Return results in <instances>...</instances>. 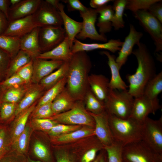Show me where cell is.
I'll use <instances>...</instances> for the list:
<instances>
[{
	"mask_svg": "<svg viewBox=\"0 0 162 162\" xmlns=\"http://www.w3.org/2000/svg\"><path fill=\"white\" fill-rule=\"evenodd\" d=\"M137 45L132 53L137 60V68L134 74L126 76L129 83L128 92L134 98L143 94L147 83L157 74L154 58L146 45L141 42Z\"/></svg>",
	"mask_w": 162,
	"mask_h": 162,
	"instance_id": "obj_1",
	"label": "cell"
},
{
	"mask_svg": "<svg viewBox=\"0 0 162 162\" xmlns=\"http://www.w3.org/2000/svg\"><path fill=\"white\" fill-rule=\"evenodd\" d=\"M89 57L85 51L74 53L69 62L66 87L76 100H84L89 88L88 73L91 67Z\"/></svg>",
	"mask_w": 162,
	"mask_h": 162,
	"instance_id": "obj_2",
	"label": "cell"
},
{
	"mask_svg": "<svg viewBox=\"0 0 162 162\" xmlns=\"http://www.w3.org/2000/svg\"><path fill=\"white\" fill-rule=\"evenodd\" d=\"M108 117L114 139L123 147L142 140V124L130 117L122 119L109 113Z\"/></svg>",
	"mask_w": 162,
	"mask_h": 162,
	"instance_id": "obj_3",
	"label": "cell"
},
{
	"mask_svg": "<svg viewBox=\"0 0 162 162\" xmlns=\"http://www.w3.org/2000/svg\"><path fill=\"white\" fill-rule=\"evenodd\" d=\"M134 98L126 91L110 89L104 102L106 110L110 114L126 119L130 117Z\"/></svg>",
	"mask_w": 162,
	"mask_h": 162,
	"instance_id": "obj_4",
	"label": "cell"
},
{
	"mask_svg": "<svg viewBox=\"0 0 162 162\" xmlns=\"http://www.w3.org/2000/svg\"><path fill=\"white\" fill-rule=\"evenodd\" d=\"M124 162H162V154L158 153L142 140L123 147Z\"/></svg>",
	"mask_w": 162,
	"mask_h": 162,
	"instance_id": "obj_5",
	"label": "cell"
},
{
	"mask_svg": "<svg viewBox=\"0 0 162 162\" xmlns=\"http://www.w3.org/2000/svg\"><path fill=\"white\" fill-rule=\"evenodd\" d=\"M84 101L76 100L70 110L55 115L50 119L56 122L72 125H85L91 128L95 127L94 120L85 109Z\"/></svg>",
	"mask_w": 162,
	"mask_h": 162,
	"instance_id": "obj_6",
	"label": "cell"
},
{
	"mask_svg": "<svg viewBox=\"0 0 162 162\" xmlns=\"http://www.w3.org/2000/svg\"><path fill=\"white\" fill-rule=\"evenodd\" d=\"M156 152L162 154V117L154 120L148 117L142 125V140Z\"/></svg>",
	"mask_w": 162,
	"mask_h": 162,
	"instance_id": "obj_7",
	"label": "cell"
},
{
	"mask_svg": "<svg viewBox=\"0 0 162 162\" xmlns=\"http://www.w3.org/2000/svg\"><path fill=\"white\" fill-rule=\"evenodd\" d=\"M140 24L154 41L155 52L162 50V23L148 10H139L133 13Z\"/></svg>",
	"mask_w": 162,
	"mask_h": 162,
	"instance_id": "obj_8",
	"label": "cell"
},
{
	"mask_svg": "<svg viewBox=\"0 0 162 162\" xmlns=\"http://www.w3.org/2000/svg\"><path fill=\"white\" fill-rule=\"evenodd\" d=\"M32 16L34 24L38 27L62 26L63 25L58 11L45 0H42L39 6Z\"/></svg>",
	"mask_w": 162,
	"mask_h": 162,
	"instance_id": "obj_9",
	"label": "cell"
},
{
	"mask_svg": "<svg viewBox=\"0 0 162 162\" xmlns=\"http://www.w3.org/2000/svg\"><path fill=\"white\" fill-rule=\"evenodd\" d=\"M62 26L40 27L38 38L41 53L49 51L62 42L66 36Z\"/></svg>",
	"mask_w": 162,
	"mask_h": 162,
	"instance_id": "obj_10",
	"label": "cell"
},
{
	"mask_svg": "<svg viewBox=\"0 0 162 162\" xmlns=\"http://www.w3.org/2000/svg\"><path fill=\"white\" fill-rule=\"evenodd\" d=\"M80 16L83 20L81 29L76 36L77 39L84 40L89 38L92 40L107 42L105 35L99 33L95 27L98 13L96 9L87 8L84 12H80Z\"/></svg>",
	"mask_w": 162,
	"mask_h": 162,
	"instance_id": "obj_11",
	"label": "cell"
},
{
	"mask_svg": "<svg viewBox=\"0 0 162 162\" xmlns=\"http://www.w3.org/2000/svg\"><path fill=\"white\" fill-rule=\"evenodd\" d=\"M160 107L158 99L151 100L142 95L134 98L130 117L142 124L149 114H154Z\"/></svg>",
	"mask_w": 162,
	"mask_h": 162,
	"instance_id": "obj_12",
	"label": "cell"
},
{
	"mask_svg": "<svg viewBox=\"0 0 162 162\" xmlns=\"http://www.w3.org/2000/svg\"><path fill=\"white\" fill-rule=\"evenodd\" d=\"M89 113L95 122L94 135L104 147L112 145L115 141L110 127L107 112L105 110L99 114Z\"/></svg>",
	"mask_w": 162,
	"mask_h": 162,
	"instance_id": "obj_13",
	"label": "cell"
},
{
	"mask_svg": "<svg viewBox=\"0 0 162 162\" xmlns=\"http://www.w3.org/2000/svg\"><path fill=\"white\" fill-rule=\"evenodd\" d=\"M143 36L142 32L137 31L132 24L130 25V32L125 38L124 41L118 52V55L116 61L121 69L127 61L128 56L132 53L134 46L138 45Z\"/></svg>",
	"mask_w": 162,
	"mask_h": 162,
	"instance_id": "obj_14",
	"label": "cell"
},
{
	"mask_svg": "<svg viewBox=\"0 0 162 162\" xmlns=\"http://www.w3.org/2000/svg\"><path fill=\"white\" fill-rule=\"evenodd\" d=\"M123 43L119 39H112L104 43H85L75 38L71 48L73 53L80 51H87L97 49L108 50L112 53L119 51Z\"/></svg>",
	"mask_w": 162,
	"mask_h": 162,
	"instance_id": "obj_15",
	"label": "cell"
},
{
	"mask_svg": "<svg viewBox=\"0 0 162 162\" xmlns=\"http://www.w3.org/2000/svg\"><path fill=\"white\" fill-rule=\"evenodd\" d=\"M37 26L32 15L9 22L4 35L20 38Z\"/></svg>",
	"mask_w": 162,
	"mask_h": 162,
	"instance_id": "obj_16",
	"label": "cell"
},
{
	"mask_svg": "<svg viewBox=\"0 0 162 162\" xmlns=\"http://www.w3.org/2000/svg\"><path fill=\"white\" fill-rule=\"evenodd\" d=\"M73 54L68 38L66 35L63 41L56 47L49 51L40 53L36 58L67 62L70 61Z\"/></svg>",
	"mask_w": 162,
	"mask_h": 162,
	"instance_id": "obj_17",
	"label": "cell"
},
{
	"mask_svg": "<svg viewBox=\"0 0 162 162\" xmlns=\"http://www.w3.org/2000/svg\"><path fill=\"white\" fill-rule=\"evenodd\" d=\"M42 0H21L16 5L10 7L8 21L32 15L39 6Z\"/></svg>",
	"mask_w": 162,
	"mask_h": 162,
	"instance_id": "obj_18",
	"label": "cell"
},
{
	"mask_svg": "<svg viewBox=\"0 0 162 162\" xmlns=\"http://www.w3.org/2000/svg\"><path fill=\"white\" fill-rule=\"evenodd\" d=\"M32 60L33 78L35 81H40L44 77L59 68L64 62L58 60L34 58Z\"/></svg>",
	"mask_w": 162,
	"mask_h": 162,
	"instance_id": "obj_19",
	"label": "cell"
},
{
	"mask_svg": "<svg viewBox=\"0 0 162 162\" xmlns=\"http://www.w3.org/2000/svg\"><path fill=\"white\" fill-rule=\"evenodd\" d=\"M40 27H37L20 38V49L28 54L32 59L41 53L38 35Z\"/></svg>",
	"mask_w": 162,
	"mask_h": 162,
	"instance_id": "obj_20",
	"label": "cell"
},
{
	"mask_svg": "<svg viewBox=\"0 0 162 162\" xmlns=\"http://www.w3.org/2000/svg\"><path fill=\"white\" fill-rule=\"evenodd\" d=\"M109 81L108 78L102 74H92L88 77L91 90L97 98L104 102L110 89Z\"/></svg>",
	"mask_w": 162,
	"mask_h": 162,
	"instance_id": "obj_21",
	"label": "cell"
},
{
	"mask_svg": "<svg viewBox=\"0 0 162 162\" xmlns=\"http://www.w3.org/2000/svg\"><path fill=\"white\" fill-rule=\"evenodd\" d=\"M101 53L105 55L108 59V64L111 70V77L109 81L110 89L126 91L128 87L122 79L119 71L120 68L116 61L115 56L107 51H103Z\"/></svg>",
	"mask_w": 162,
	"mask_h": 162,
	"instance_id": "obj_22",
	"label": "cell"
},
{
	"mask_svg": "<svg viewBox=\"0 0 162 162\" xmlns=\"http://www.w3.org/2000/svg\"><path fill=\"white\" fill-rule=\"evenodd\" d=\"M64 8L63 4L59 3L58 10L62 17L63 25H64V29L71 48L74 39L81 29L82 23L75 21L69 17L65 13Z\"/></svg>",
	"mask_w": 162,
	"mask_h": 162,
	"instance_id": "obj_23",
	"label": "cell"
},
{
	"mask_svg": "<svg viewBox=\"0 0 162 162\" xmlns=\"http://www.w3.org/2000/svg\"><path fill=\"white\" fill-rule=\"evenodd\" d=\"M76 101L65 87L52 102L51 108L54 114L70 110L74 106Z\"/></svg>",
	"mask_w": 162,
	"mask_h": 162,
	"instance_id": "obj_24",
	"label": "cell"
},
{
	"mask_svg": "<svg viewBox=\"0 0 162 162\" xmlns=\"http://www.w3.org/2000/svg\"><path fill=\"white\" fill-rule=\"evenodd\" d=\"M99 14L97 26L99 28L100 34L105 35V34L110 32L112 28V21L114 14L112 6L106 5L96 9Z\"/></svg>",
	"mask_w": 162,
	"mask_h": 162,
	"instance_id": "obj_25",
	"label": "cell"
},
{
	"mask_svg": "<svg viewBox=\"0 0 162 162\" xmlns=\"http://www.w3.org/2000/svg\"><path fill=\"white\" fill-rule=\"evenodd\" d=\"M69 62H64L57 70L44 77L40 80L42 87L49 89L67 76Z\"/></svg>",
	"mask_w": 162,
	"mask_h": 162,
	"instance_id": "obj_26",
	"label": "cell"
},
{
	"mask_svg": "<svg viewBox=\"0 0 162 162\" xmlns=\"http://www.w3.org/2000/svg\"><path fill=\"white\" fill-rule=\"evenodd\" d=\"M162 91V71L149 80L145 86L143 94L152 100L158 99V95Z\"/></svg>",
	"mask_w": 162,
	"mask_h": 162,
	"instance_id": "obj_27",
	"label": "cell"
},
{
	"mask_svg": "<svg viewBox=\"0 0 162 162\" xmlns=\"http://www.w3.org/2000/svg\"><path fill=\"white\" fill-rule=\"evenodd\" d=\"M20 40L17 37L0 35V48L14 58L20 50Z\"/></svg>",
	"mask_w": 162,
	"mask_h": 162,
	"instance_id": "obj_28",
	"label": "cell"
},
{
	"mask_svg": "<svg viewBox=\"0 0 162 162\" xmlns=\"http://www.w3.org/2000/svg\"><path fill=\"white\" fill-rule=\"evenodd\" d=\"M34 108V106L28 108L21 113L16 120L11 132V138L13 142L24 130L28 118Z\"/></svg>",
	"mask_w": 162,
	"mask_h": 162,
	"instance_id": "obj_29",
	"label": "cell"
},
{
	"mask_svg": "<svg viewBox=\"0 0 162 162\" xmlns=\"http://www.w3.org/2000/svg\"><path fill=\"white\" fill-rule=\"evenodd\" d=\"M127 2L126 0H115L112 6L114 11L112 21V26L115 30H118L124 26V22L123 16Z\"/></svg>",
	"mask_w": 162,
	"mask_h": 162,
	"instance_id": "obj_30",
	"label": "cell"
},
{
	"mask_svg": "<svg viewBox=\"0 0 162 162\" xmlns=\"http://www.w3.org/2000/svg\"><path fill=\"white\" fill-rule=\"evenodd\" d=\"M83 101L85 102L87 109L91 112H90L99 114L106 110L104 102L96 97L90 87L85 94Z\"/></svg>",
	"mask_w": 162,
	"mask_h": 162,
	"instance_id": "obj_31",
	"label": "cell"
},
{
	"mask_svg": "<svg viewBox=\"0 0 162 162\" xmlns=\"http://www.w3.org/2000/svg\"><path fill=\"white\" fill-rule=\"evenodd\" d=\"M94 129L84 128L68 133L58 136L57 141L61 142H67L76 140L92 135H94Z\"/></svg>",
	"mask_w": 162,
	"mask_h": 162,
	"instance_id": "obj_32",
	"label": "cell"
},
{
	"mask_svg": "<svg viewBox=\"0 0 162 162\" xmlns=\"http://www.w3.org/2000/svg\"><path fill=\"white\" fill-rule=\"evenodd\" d=\"M66 83L67 76L49 89L40 99L38 107L48 103L52 102L65 88Z\"/></svg>",
	"mask_w": 162,
	"mask_h": 162,
	"instance_id": "obj_33",
	"label": "cell"
},
{
	"mask_svg": "<svg viewBox=\"0 0 162 162\" xmlns=\"http://www.w3.org/2000/svg\"><path fill=\"white\" fill-rule=\"evenodd\" d=\"M31 56L27 52L20 50L10 62L8 73L12 75L32 60Z\"/></svg>",
	"mask_w": 162,
	"mask_h": 162,
	"instance_id": "obj_34",
	"label": "cell"
},
{
	"mask_svg": "<svg viewBox=\"0 0 162 162\" xmlns=\"http://www.w3.org/2000/svg\"><path fill=\"white\" fill-rule=\"evenodd\" d=\"M39 90L34 89L27 93L16 108L15 115L17 116L28 109L38 97Z\"/></svg>",
	"mask_w": 162,
	"mask_h": 162,
	"instance_id": "obj_35",
	"label": "cell"
},
{
	"mask_svg": "<svg viewBox=\"0 0 162 162\" xmlns=\"http://www.w3.org/2000/svg\"><path fill=\"white\" fill-rule=\"evenodd\" d=\"M123 147L116 141L110 146L104 147L107 154L108 162H124L122 156Z\"/></svg>",
	"mask_w": 162,
	"mask_h": 162,
	"instance_id": "obj_36",
	"label": "cell"
},
{
	"mask_svg": "<svg viewBox=\"0 0 162 162\" xmlns=\"http://www.w3.org/2000/svg\"><path fill=\"white\" fill-rule=\"evenodd\" d=\"M30 134V127L27 125L22 132L13 142L14 147L19 153L23 154L26 151Z\"/></svg>",
	"mask_w": 162,
	"mask_h": 162,
	"instance_id": "obj_37",
	"label": "cell"
},
{
	"mask_svg": "<svg viewBox=\"0 0 162 162\" xmlns=\"http://www.w3.org/2000/svg\"><path fill=\"white\" fill-rule=\"evenodd\" d=\"M160 1V0H127L125 8L131 11L133 13L139 10H148L151 5Z\"/></svg>",
	"mask_w": 162,
	"mask_h": 162,
	"instance_id": "obj_38",
	"label": "cell"
},
{
	"mask_svg": "<svg viewBox=\"0 0 162 162\" xmlns=\"http://www.w3.org/2000/svg\"><path fill=\"white\" fill-rule=\"evenodd\" d=\"M33 152L35 155L45 162H51L50 153L45 145L39 141H36L33 146Z\"/></svg>",
	"mask_w": 162,
	"mask_h": 162,
	"instance_id": "obj_39",
	"label": "cell"
},
{
	"mask_svg": "<svg viewBox=\"0 0 162 162\" xmlns=\"http://www.w3.org/2000/svg\"><path fill=\"white\" fill-rule=\"evenodd\" d=\"M80 127V125L57 124L48 131L49 134L51 136H57L78 130Z\"/></svg>",
	"mask_w": 162,
	"mask_h": 162,
	"instance_id": "obj_40",
	"label": "cell"
},
{
	"mask_svg": "<svg viewBox=\"0 0 162 162\" xmlns=\"http://www.w3.org/2000/svg\"><path fill=\"white\" fill-rule=\"evenodd\" d=\"M104 148V146L99 141L89 150L82 154L78 155L80 162H92L96 157L99 150Z\"/></svg>",
	"mask_w": 162,
	"mask_h": 162,
	"instance_id": "obj_41",
	"label": "cell"
},
{
	"mask_svg": "<svg viewBox=\"0 0 162 162\" xmlns=\"http://www.w3.org/2000/svg\"><path fill=\"white\" fill-rule=\"evenodd\" d=\"M57 123L50 118H34L32 125L34 129L44 131H49Z\"/></svg>",
	"mask_w": 162,
	"mask_h": 162,
	"instance_id": "obj_42",
	"label": "cell"
},
{
	"mask_svg": "<svg viewBox=\"0 0 162 162\" xmlns=\"http://www.w3.org/2000/svg\"><path fill=\"white\" fill-rule=\"evenodd\" d=\"M51 104L49 102L38 107L34 115V118H49L53 116Z\"/></svg>",
	"mask_w": 162,
	"mask_h": 162,
	"instance_id": "obj_43",
	"label": "cell"
},
{
	"mask_svg": "<svg viewBox=\"0 0 162 162\" xmlns=\"http://www.w3.org/2000/svg\"><path fill=\"white\" fill-rule=\"evenodd\" d=\"M56 162H80L78 154L64 150L59 151L55 155Z\"/></svg>",
	"mask_w": 162,
	"mask_h": 162,
	"instance_id": "obj_44",
	"label": "cell"
},
{
	"mask_svg": "<svg viewBox=\"0 0 162 162\" xmlns=\"http://www.w3.org/2000/svg\"><path fill=\"white\" fill-rule=\"evenodd\" d=\"M23 93V90L19 88H14L9 90L3 97L4 102L15 103L20 99Z\"/></svg>",
	"mask_w": 162,
	"mask_h": 162,
	"instance_id": "obj_45",
	"label": "cell"
},
{
	"mask_svg": "<svg viewBox=\"0 0 162 162\" xmlns=\"http://www.w3.org/2000/svg\"><path fill=\"white\" fill-rule=\"evenodd\" d=\"M15 103L4 102L0 107V115L1 118L7 119L10 117L15 112L16 109Z\"/></svg>",
	"mask_w": 162,
	"mask_h": 162,
	"instance_id": "obj_46",
	"label": "cell"
},
{
	"mask_svg": "<svg viewBox=\"0 0 162 162\" xmlns=\"http://www.w3.org/2000/svg\"><path fill=\"white\" fill-rule=\"evenodd\" d=\"M33 68L32 60L16 72L17 74L24 81L28 82L31 79L33 74Z\"/></svg>",
	"mask_w": 162,
	"mask_h": 162,
	"instance_id": "obj_47",
	"label": "cell"
},
{
	"mask_svg": "<svg viewBox=\"0 0 162 162\" xmlns=\"http://www.w3.org/2000/svg\"><path fill=\"white\" fill-rule=\"evenodd\" d=\"M148 10L161 23H162V3L161 0L151 5Z\"/></svg>",
	"mask_w": 162,
	"mask_h": 162,
	"instance_id": "obj_48",
	"label": "cell"
},
{
	"mask_svg": "<svg viewBox=\"0 0 162 162\" xmlns=\"http://www.w3.org/2000/svg\"><path fill=\"white\" fill-rule=\"evenodd\" d=\"M63 1L67 4L69 11L77 10L79 12H84L87 9V8L79 0H66Z\"/></svg>",
	"mask_w": 162,
	"mask_h": 162,
	"instance_id": "obj_49",
	"label": "cell"
},
{
	"mask_svg": "<svg viewBox=\"0 0 162 162\" xmlns=\"http://www.w3.org/2000/svg\"><path fill=\"white\" fill-rule=\"evenodd\" d=\"M24 81L17 74H14L4 81L2 83L3 86L9 87L20 84Z\"/></svg>",
	"mask_w": 162,
	"mask_h": 162,
	"instance_id": "obj_50",
	"label": "cell"
},
{
	"mask_svg": "<svg viewBox=\"0 0 162 162\" xmlns=\"http://www.w3.org/2000/svg\"><path fill=\"white\" fill-rule=\"evenodd\" d=\"M6 134L3 129H0V158L5 151L6 146Z\"/></svg>",
	"mask_w": 162,
	"mask_h": 162,
	"instance_id": "obj_51",
	"label": "cell"
},
{
	"mask_svg": "<svg viewBox=\"0 0 162 162\" xmlns=\"http://www.w3.org/2000/svg\"><path fill=\"white\" fill-rule=\"evenodd\" d=\"M10 5L9 0H0V11L4 15L8 20Z\"/></svg>",
	"mask_w": 162,
	"mask_h": 162,
	"instance_id": "obj_52",
	"label": "cell"
},
{
	"mask_svg": "<svg viewBox=\"0 0 162 162\" xmlns=\"http://www.w3.org/2000/svg\"><path fill=\"white\" fill-rule=\"evenodd\" d=\"M9 56L7 53L0 48V69L8 65L9 62Z\"/></svg>",
	"mask_w": 162,
	"mask_h": 162,
	"instance_id": "obj_53",
	"label": "cell"
},
{
	"mask_svg": "<svg viewBox=\"0 0 162 162\" xmlns=\"http://www.w3.org/2000/svg\"><path fill=\"white\" fill-rule=\"evenodd\" d=\"M9 23L4 15L0 11V35L4 34Z\"/></svg>",
	"mask_w": 162,
	"mask_h": 162,
	"instance_id": "obj_54",
	"label": "cell"
},
{
	"mask_svg": "<svg viewBox=\"0 0 162 162\" xmlns=\"http://www.w3.org/2000/svg\"><path fill=\"white\" fill-rule=\"evenodd\" d=\"M111 1H112L110 0H91L90 1L89 4L92 8L96 9L106 5L108 3Z\"/></svg>",
	"mask_w": 162,
	"mask_h": 162,
	"instance_id": "obj_55",
	"label": "cell"
},
{
	"mask_svg": "<svg viewBox=\"0 0 162 162\" xmlns=\"http://www.w3.org/2000/svg\"><path fill=\"white\" fill-rule=\"evenodd\" d=\"M92 162H108L107 154L104 148L101 150L100 152Z\"/></svg>",
	"mask_w": 162,
	"mask_h": 162,
	"instance_id": "obj_56",
	"label": "cell"
},
{
	"mask_svg": "<svg viewBox=\"0 0 162 162\" xmlns=\"http://www.w3.org/2000/svg\"><path fill=\"white\" fill-rule=\"evenodd\" d=\"M45 1L58 10V4L59 3V0H46Z\"/></svg>",
	"mask_w": 162,
	"mask_h": 162,
	"instance_id": "obj_57",
	"label": "cell"
},
{
	"mask_svg": "<svg viewBox=\"0 0 162 162\" xmlns=\"http://www.w3.org/2000/svg\"><path fill=\"white\" fill-rule=\"evenodd\" d=\"M0 162H17L13 159L11 158H4L0 160Z\"/></svg>",
	"mask_w": 162,
	"mask_h": 162,
	"instance_id": "obj_58",
	"label": "cell"
},
{
	"mask_svg": "<svg viewBox=\"0 0 162 162\" xmlns=\"http://www.w3.org/2000/svg\"><path fill=\"white\" fill-rule=\"evenodd\" d=\"M21 0H10V7H13L18 3H19Z\"/></svg>",
	"mask_w": 162,
	"mask_h": 162,
	"instance_id": "obj_59",
	"label": "cell"
},
{
	"mask_svg": "<svg viewBox=\"0 0 162 162\" xmlns=\"http://www.w3.org/2000/svg\"><path fill=\"white\" fill-rule=\"evenodd\" d=\"M29 162H41L39 161H36L34 160H32L30 159H29L28 160Z\"/></svg>",
	"mask_w": 162,
	"mask_h": 162,
	"instance_id": "obj_60",
	"label": "cell"
}]
</instances>
